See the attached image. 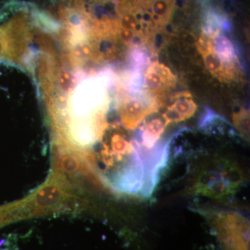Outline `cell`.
Masks as SVG:
<instances>
[{"label": "cell", "instance_id": "6da1fadb", "mask_svg": "<svg viewBox=\"0 0 250 250\" xmlns=\"http://www.w3.org/2000/svg\"><path fill=\"white\" fill-rule=\"evenodd\" d=\"M207 36V41L210 50L218 56L227 68L233 75V70L238 63L236 47L231 41L220 32Z\"/></svg>", "mask_w": 250, "mask_h": 250}, {"label": "cell", "instance_id": "3957f363", "mask_svg": "<svg viewBox=\"0 0 250 250\" xmlns=\"http://www.w3.org/2000/svg\"><path fill=\"white\" fill-rule=\"evenodd\" d=\"M197 110L196 104L187 96L179 97L167 107L163 114L167 124L185 121L193 116Z\"/></svg>", "mask_w": 250, "mask_h": 250}, {"label": "cell", "instance_id": "7a4b0ae2", "mask_svg": "<svg viewBox=\"0 0 250 250\" xmlns=\"http://www.w3.org/2000/svg\"><path fill=\"white\" fill-rule=\"evenodd\" d=\"M175 78L167 67L154 62L147 67L143 78V85L150 91H159L173 85Z\"/></svg>", "mask_w": 250, "mask_h": 250}]
</instances>
